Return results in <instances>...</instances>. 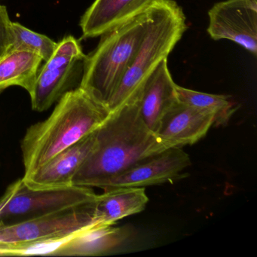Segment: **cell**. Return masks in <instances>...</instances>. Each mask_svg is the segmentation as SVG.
<instances>
[{"mask_svg": "<svg viewBox=\"0 0 257 257\" xmlns=\"http://www.w3.org/2000/svg\"><path fill=\"white\" fill-rule=\"evenodd\" d=\"M93 201L94 217L98 222L117 221L145 210L149 198L144 187H119L104 190Z\"/></svg>", "mask_w": 257, "mask_h": 257, "instance_id": "15", "label": "cell"}, {"mask_svg": "<svg viewBox=\"0 0 257 257\" xmlns=\"http://www.w3.org/2000/svg\"><path fill=\"white\" fill-rule=\"evenodd\" d=\"M95 141L96 130L24 176V182L34 189L73 186V177L94 148Z\"/></svg>", "mask_w": 257, "mask_h": 257, "instance_id": "11", "label": "cell"}, {"mask_svg": "<svg viewBox=\"0 0 257 257\" xmlns=\"http://www.w3.org/2000/svg\"><path fill=\"white\" fill-rule=\"evenodd\" d=\"M109 113L79 87L66 93L47 119L27 131L21 145L25 175L92 133Z\"/></svg>", "mask_w": 257, "mask_h": 257, "instance_id": "2", "label": "cell"}, {"mask_svg": "<svg viewBox=\"0 0 257 257\" xmlns=\"http://www.w3.org/2000/svg\"><path fill=\"white\" fill-rule=\"evenodd\" d=\"M155 0H95L81 19L84 38L100 37L109 30L139 16Z\"/></svg>", "mask_w": 257, "mask_h": 257, "instance_id": "14", "label": "cell"}, {"mask_svg": "<svg viewBox=\"0 0 257 257\" xmlns=\"http://www.w3.org/2000/svg\"><path fill=\"white\" fill-rule=\"evenodd\" d=\"M97 195L91 188L73 186L34 189L19 179L0 198V226L38 219L91 202Z\"/></svg>", "mask_w": 257, "mask_h": 257, "instance_id": "6", "label": "cell"}, {"mask_svg": "<svg viewBox=\"0 0 257 257\" xmlns=\"http://www.w3.org/2000/svg\"><path fill=\"white\" fill-rule=\"evenodd\" d=\"M149 9L102 34L98 46L84 60L79 87L106 109L145 35Z\"/></svg>", "mask_w": 257, "mask_h": 257, "instance_id": "4", "label": "cell"}, {"mask_svg": "<svg viewBox=\"0 0 257 257\" xmlns=\"http://www.w3.org/2000/svg\"><path fill=\"white\" fill-rule=\"evenodd\" d=\"M168 149L146 125L138 102L132 97L109 112L96 129L94 148L73 177V185L95 187L99 182Z\"/></svg>", "mask_w": 257, "mask_h": 257, "instance_id": "1", "label": "cell"}, {"mask_svg": "<svg viewBox=\"0 0 257 257\" xmlns=\"http://www.w3.org/2000/svg\"><path fill=\"white\" fill-rule=\"evenodd\" d=\"M97 222L91 201L38 219L0 226V255H50L64 240Z\"/></svg>", "mask_w": 257, "mask_h": 257, "instance_id": "5", "label": "cell"}, {"mask_svg": "<svg viewBox=\"0 0 257 257\" xmlns=\"http://www.w3.org/2000/svg\"><path fill=\"white\" fill-rule=\"evenodd\" d=\"M149 10L145 35L108 102L109 112L121 108L138 92L159 64L168 59L187 28L184 13L174 0H155Z\"/></svg>", "mask_w": 257, "mask_h": 257, "instance_id": "3", "label": "cell"}, {"mask_svg": "<svg viewBox=\"0 0 257 257\" xmlns=\"http://www.w3.org/2000/svg\"><path fill=\"white\" fill-rule=\"evenodd\" d=\"M179 101L213 115L214 125H225L237 109L228 96L207 94L177 85Z\"/></svg>", "mask_w": 257, "mask_h": 257, "instance_id": "17", "label": "cell"}, {"mask_svg": "<svg viewBox=\"0 0 257 257\" xmlns=\"http://www.w3.org/2000/svg\"><path fill=\"white\" fill-rule=\"evenodd\" d=\"M43 59L27 50L9 51L0 59V94L11 86H20L31 93Z\"/></svg>", "mask_w": 257, "mask_h": 257, "instance_id": "16", "label": "cell"}, {"mask_svg": "<svg viewBox=\"0 0 257 257\" xmlns=\"http://www.w3.org/2000/svg\"><path fill=\"white\" fill-rule=\"evenodd\" d=\"M57 45L58 43L49 37L34 32L17 22H12V43L9 51H30L40 55L46 62L53 55Z\"/></svg>", "mask_w": 257, "mask_h": 257, "instance_id": "18", "label": "cell"}, {"mask_svg": "<svg viewBox=\"0 0 257 257\" xmlns=\"http://www.w3.org/2000/svg\"><path fill=\"white\" fill-rule=\"evenodd\" d=\"M213 125V115L178 101L162 117L156 135L169 148H183L201 141Z\"/></svg>", "mask_w": 257, "mask_h": 257, "instance_id": "10", "label": "cell"}, {"mask_svg": "<svg viewBox=\"0 0 257 257\" xmlns=\"http://www.w3.org/2000/svg\"><path fill=\"white\" fill-rule=\"evenodd\" d=\"M132 97L138 102L143 121L156 134L162 117L179 101L177 84L168 69V59L159 64Z\"/></svg>", "mask_w": 257, "mask_h": 257, "instance_id": "12", "label": "cell"}, {"mask_svg": "<svg viewBox=\"0 0 257 257\" xmlns=\"http://www.w3.org/2000/svg\"><path fill=\"white\" fill-rule=\"evenodd\" d=\"M191 165L190 157L182 148H170L99 182L95 187L107 190L174 183L186 177L183 171Z\"/></svg>", "mask_w": 257, "mask_h": 257, "instance_id": "8", "label": "cell"}, {"mask_svg": "<svg viewBox=\"0 0 257 257\" xmlns=\"http://www.w3.org/2000/svg\"><path fill=\"white\" fill-rule=\"evenodd\" d=\"M86 55L79 41L72 36L58 43L53 55L39 70L37 80L30 93L34 110H47L73 88L79 66Z\"/></svg>", "mask_w": 257, "mask_h": 257, "instance_id": "7", "label": "cell"}, {"mask_svg": "<svg viewBox=\"0 0 257 257\" xmlns=\"http://www.w3.org/2000/svg\"><path fill=\"white\" fill-rule=\"evenodd\" d=\"M207 33L213 40H228L257 55V0H225L208 12Z\"/></svg>", "mask_w": 257, "mask_h": 257, "instance_id": "9", "label": "cell"}, {"mask_svg": "<svg viewBox=\"0 0 257 257\" xmlns=\"http://www.w3.org/2000/svg\"><path fill=\"white\" fill-rule=\"evenodd\" d=\"M130 228L97 222L78 231L61 243L52 256H94L122 245L130 237Z\"/></svg>", "mask_w": 257, "mask_h": 257, "instance_id": "13", "label": "cell"}, {"mask_svg": "<svg viewBox=\"0 0 257 257\" xmlns=\"http://www.w3.org/2000/svg\"><path fill=\"white\" fill-rule=\"evenodd\" d=\"M12 43V22L5 6L0 4V59L10 50Z\"/></svg>", "mask_w": 257, "mask_h": 257, "instance_id": "19", "label": "cell"}]
</instances>
